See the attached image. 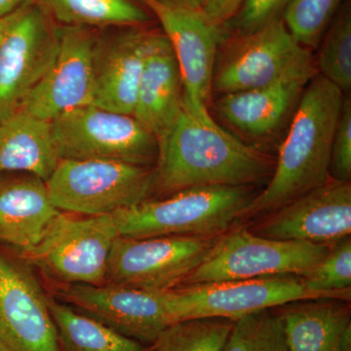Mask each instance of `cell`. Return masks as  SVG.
<instances>
[{
    "label": "cell",
    "instance_id": "cell-31",
    "mask_svg": "<svg viewBox=\"0 0 351 351\" xmlns=\"http://www.w3.org/2000/svg\"><path fill=\"white\" fill-rule=\"evenodd\" d=\"M330 179L350 182L351 179V100L343 99L341 117L332 138Z\"/></svg>",
    "mask_w": 351,
    "mask_h": 351
},
{
    "label": "cell",
    "instance_id": "cell-25",
    "mask_svg": "<svg viewBox=\"0 0 351 351\" xmlns=\"http://www.w3.org/2000/svg\"><path fill=\"white\" fill-rule=\"evenodd\" d=\"M318 75L339 88L343 95L351 90V8L346 2L335 15L320 40Z\"/></svg>",
    "mask_w": 351,
    "mask_h": 351
},
{
    "label": "cell",
    "instance_id": "cell-10",
    "mask_svg": "<svg viewBox=\"0 0 351 351\" xmlns=\"http://www.w3.org/2000/svg\"><path fill=\"white\" fill-rule=\"evenodd\" d=\"M162 27L172 46L184 87V110L200 120L213 119L209 108L223 29L202 14L173 5L164 0H142Z\"/></svg>",
    "mask_w": 351,
    "mask_h": 351
},
{
    "label": "cell",
    "instance_id": "cell-15",
    "mask_svg": "<svg viewBox=\"0 0 351 351\" xmlns=\"http://www.w3.org/2000/svg\"><path fill=\"white\" fill-rule=\"evenodd\" d=\"M316 75L315 60L311 50H306L269 84L221 96L215 104L217 114L245 137L260 141L271 137L293 117L304 90Z\"/></svg>",
    "mask_w": 351,
    "mask_h": 351
},
{
    "label": "cell",
    "instance_id": "cell-7",
    "mask_svg": "<svg viewBox=\"0 0 351 351\" xmlns=\"http://www.w3.org/2000/svg\"><path fill=\"white\" fill-rule=\"evenodd\" d=\"M50 122L60 159L156 165L157 138L133 115L85 106Z\"/></svg>",
    "mask_w": 351,
    "mask_h": 351
},
{
    "label": "cell",
    "instance_id": "cell-18",
    "mask_svg": "<svg viewBox=\"0 0 351 351\" xmlns=\"http://www.w3.org/2000/svg\"><path fill=\"white\" fill-rule=\"evenodd\" d=\"M142 27L97 34L91 106L133 115L151 32Z\"/></svg>",
    "mask_w": 351,
    "mask_h": 351
},
{
    "label": "cell",
    "instance_id": "cell-8",
    "mask_svg": "<svg viewBox=\"0 0 351 351\" xmlns=\"http://www.w3.org/2000/svg\"><path fill=\"white\" fill-rule=\"evenodd\" d=\"M58 47L59 25L41 1L7 16L0 40V121L22 108L54 63Z\"/></svg>",
    "mask_w": 351,
    "mask_h": 351
},
{
    "label": "cell",
    "instance_id": "cell-13",
    "mask_svg": "<svg viewBox=\"0 0 351 351\" xmlns=\"http://www.w3.org/2000/svg\"><path fill=\"white\" fill-rule=\"evenodd\" d=\"M48 298L29 263L0 251V350L60 351Z\"/></svg>",
    "mask_w": 351,
    "mask_h": 351
},
{
    "label": "cell",
    "instance_id": "cell-27",
    "mask_svg": "<svg viewBox=\"0 0 351 351\" xmlns=\"http://www.w3.org/2000/svg\"><path fill=\"white\" fill-rule=\"evenodd\" d=\"M304 285L331 299L351 300L350 237L330 247L324 258L301 276Z\"/></svg>",
    "mask_w": 351,
    "mask_h": 351
},
{
    "label": "cell",
    "instance_id": "cell-20",
    "mask_svg": "<svg viewBox=\"0 0 351 351\" xmlns=\"http://www.w3.org/2000/svg\"><path fill=\"white\" fill-rule=\"evenodd\" d=\"M274 309L282 323L286 351H351L350 301L301 300Z\"/></svg>",
    "mask_w": 351,
    "mask_h": 351
},
{
    "label": "cell",
    "instance_id": "cell-36",
    "mask_svg": "<svg viewBox=\"0 0 351 351\" xmlns=\"http://www.w3.org/2000/svg\"><path fill=\"white\" fill-rule=\"evenodd\" d=\"M0 351H4V350H0Z\"/></svg>",
    "mask_w": 351,
    "mask_h": 351
},
{
    "label": "cell",
    "instance_id": "cell-28",
    "mask_svg": "<svg viewBox=\"0 0 351 351\" xmlns=\"http://www.w3.org/2000/svg\"><path fill=\"white\" fill-rule=\"evenodd\" d=\"M221 351H286L280 318L272 308L234 320Z\"/></svg>",
    "mask_w": 351,
    "mask_h": 351
},
{
    "label": "cell",
    "instance_id": "cell-12",
    "mask_svg": "<svg viewBox=\"0 0 351 351\" xmlns=\"http://www.w3.org/2000/svg\"><path fill=\"white\" fill-rule=\"evenodd\" d=\"M176 321L200 317L237 320L288 302L331 299L313 292L299 276H276L195 284L171 290Z\"/></svg>",
    "mask_w": 351,
    "mask_h": 351
},
{
    "label": "cell",
    "instance_id": "cell-22",
    "mask_svg": "<svg viewBox=\"0 0 351 351\" xmlns=\"http://www.w3.org/2000/svg\"><path fill=\"white\" fill-rule=\"evenodd\" d=\"M59 160L50 121L23 108L0 121V174L25 173L46 182Z\"/></svg>",
    "mask_w": 351,
    "mask_h": 351
},
{
    "label": "cell",
    "instance_id": "cell-21",
    "mask_svg": "<svg viewBox=\"0 0 351 351\" xmlns=\"http://www.w3.org/2000/svg\"><path fill=\"white\" fill-rule=\"evenodd\" d=\"M60 212L40 178H0V243L13 247L19 255L38 243Z\"/></svg>",
    "mask_w": 351,
    "mask_h": 351
},
{
    "label": "cell",
    "instance_id": "cell-1",
    "mask_svg": "<svg viewBox=\"0 0 351 351\" xmlns=\"http://www.w3.org/2000/svg\"><path fill=\"white\" fill-rule=\"evenodd\" d=\"M158 142L156 195L208 186H253L271 176L274 161L214 119L204 121L182 110Z\"/></svg>",
    "mask_w": 351,
    "mask_h": 351
},
{
    "label": "cell",
    "instance_id": "cell-9",
    "mask_svg": "<svg viewBox=\"0 0 351 351\" xmlns=\"http://www.w3.org/2000/svg\"><path fill=\"white\" fill-rule=\"evenodd\" d=\"M219 237H119L104 285L166 292L182 287Z\"/></svg>",
    "mask_w": 351,
    "mask_h": 351
},
{
    "label": "cell",
    "instance_id": "cell-17",
    "mask_svg": "<svg viewBox=\"0 0 351 351\" xmlns=\"http://www.w3.org/2000/svg\"><path fill=\"white\" fill-rule=\"evenodd\" d=\"M306 50L289 32L282 19L237 36L215 68L213 94L223 96L269 84Z\"/></svg>",
    "mask_w": 351,
    "mask_h": 351
},
{
    "label": "cell",
    "instance_id": "cell-6",
    "mask_svg": "<svg viewBox=\"0 0 351 351\" xmlns=\"http://www.w3.org/2000/svg\"><path fill=\"white\" fill-rule=\"evenodd\" d=\"M332 245L260 237L247 226L219 235L184 286L306 274ZM182 286V287H184Z\"/></svg>",
    "mask_w": 351,
    "mask_h": 351
},
{
    "label": "cell",
    "instance_id": "cell-23",
    "mask_svg": "<svg viewBox=\"0 0 351 351\" xmlns=\"http://www.w3.org/2000/svg\"><path fill=\"white\" fill-rule=\"evenodd\" d=\"M48 304L56 328L60 351H152L106 323L49 294Z\"/></svg>",
    "mask_w": 351,
    "mask_h": 351
},
{
    "label": "cell",
    "instance_id": "cell-16",
    "mask_svg": "<svg viewBox=\"0 0 351 351\" xmlns=\"http://www.w3.org/2000/svg\"><path fill=\"white\" fill-rule=\"evenodd\" d=\"M97 34L90 27L59 25L54 63L25 99L22 108L52 121L93 100V50Z\"/></svg>",
    "mask_w": 351,
    "mask_h": 351
},
{
    "label": "cell",
    "instance_id": "cell-14",
    "mask_svg": "<svg viewBox=\"0 0 351 351\" xmlns=\"http://www.w3.org/2000/svg\"><path fill=\"white\" fill-rule=\"evenodd\" d=\"M258 219L249 230L260 237L332 245L350 237V182L329 179Z\"/></svg>",
    "mask_w": 351,
    "mask_h": 351
},
{
    "label": "cell",
    "instance_id": "cell-29",
    "mask_svg": "<svg viewBox=\"0 0 351 351\" xmlns=\"http://www.w3.org/2000/svg\"><path fill=\"white\" fill-rule=\"evenodd\" d=\"M341 4V0H291L282 20L298 43L311 50L320 43Z\"/></svg>",
    "mask_w": 351,
    "mask_h": 351
},
{
    "label": "cell",
    "instance_id": "cell-19",
    "mask_svg": "<svg viewBox=\"0 0 351 351\" xmlns=\"http://www.w3.org/2000/svg\"><path fill=\"white\" fill-rule=\"evenodd\" d=\"M184 108V87L174 51L163 32L151 31L133 117L158 140Z\"/></svg>",
    "mask_w": 351,
    "mask_h": 351
},
{
    "label": "cell",
    "instance_id": "cell-2",
    "mask_svg": "<svg viewBox=\"0 0 351 351\" xmlns=\"http://www.w3.org/2000/svg\"><path fill=\"white\" fill-rule=\"evenodd\" d=\"M346 95L318 75L308 83L278 149L269 184L241 221L260 218L330 179L332 138Z\"/></svg>",
    "mask_w": 351,
    "mask_h": 351
},
{
    "label": "cell",
    "instance_id": "cell-26",
    "mask_svg": "<svg viewBox=\"0 0 351 351\" xmlns=\"http://www.w3.org/2000/svg\"><path fill=\"white\" fill-rule=\"evenodd\" d=\"M234 320L219 317L179 321L152 343V351H221Z\"/></svg>",
    "mask_w": 351,
    "mask_h": 351
},
{
    "label": "cell",
    "instance_id": "cell-32",
    "mask_svg": "<svg viewBox=\"0 0 351 351\" xmlns=\"http://www.w3.org/2000/svg\"><path fill=\"white\" fill-rule=\"evenodd\" d=\"M244 0H202L201 14L217 27H223L237 15Z\"/></svg>",
    "mask_w": 351,
    "mask_h": 351
},
{
    "label": "cell",
    "instance_id": "cell-11",
    "mask_svg": "<svg viewBox=\"0 0 351 351\" xmlns=\"http://www.w3.org/2000/svg\"><path fill=\"white\" fill-rule=\"evenodd\" d=\"M50 291L59 301L145 345H152L164 330L177 322L171 291L82 284H50Z\"/></svg>",
    "mask_w": 351,
    "mask_h": 351
},
{
    "label": "cell",
    "instance_id": "cell-30",
    "mask_svg": "<svg viewBox=\"0 0 351 351\" xmlns=\"http://www.w3.org/2000/svg\"><path fill=\"white\" fill-rule=\"evenodd\" d=\"M291 0H244L239 12L223 27L237 36L257 31L274 21L282 19Z\"/></svg>",
    "mask_w": 351,
    "mask_h": 351
},
{
    "label": "cell",
    "instance_id": "cell-24",
    "mask_svg": "<svg viewBox=\"0 0 351 351\" xmlns=\"http://www.w3.org/2000/svg\"><path fill=\"white\" fill-rule=\"evenodd\" d=\"M53 20L85 27H141L149 16L131 0H41Z\"/></svg>",
    "mask_w": 351,
    "mask_h": 351
},
{
    "label": "cell",
    "instance_id": "cell-4",
    "mask_svg": "<svg viewBox=\"0 0 351 351\" xmlns=\"http://www.w3.org/2000/svg\"><path fill=\"white\" fill-rule=\"evenodd\" d=\"M119 237L112 215L60 212L36 246L20 254L50 284L101 286L108 257Z\"/></svg>",
    "mask_w": 351,
    "mask_h": 351
},
{
    "label": "cell",
    "instance_id": "cell-35",
    "mask_svg": "<svg viewBox=\"0 0 351 351\" xmlns=\"http://www.w3.org/2000/svg\"><path fill=\"white\" fill-rule=\"evenodd\" d=\"M6 17L0 19V40H1L2 36H3L4 29H5Z\"/></svg>",
    "mask_w": 351,
    "mask_h": 351
},
{
    "label": "cell",
    "instance_id": "cell-5",
    "mask_svg": "<svg viewBox=\"0 0 351 351\" xmlns=\"http://www.w3.org/2000/svg\"><path fill=\"white\" fill-rule=\"evenodd\" d=\"M46 184L58 210L85 216L112 215L156 195L154 167L119 161L60 159Z\"/></svg>",
    "mask_w": 351,
    "mask_h": 351
},
{
    "label": "cell",
    "instance_id": "cell-34",
    "mask_svg": "<svg viewBox=\"0 0 351 351\" xmlns=\"http://www.w3.org/2000/svg\"><path fill=\"white\" fill-rule=\"evenodd\" d=\"M164 1L173 5L196 11V12H201V6H202V0H164Z\"/></svg>",
    "mask_w": 351,
    "mask_h": 351
},
{
    "label": "cell",
    "instance_id": "cell-33",
    "mask_svg": "<svg viewBox=\"0 0 351 351\" xmlns=\"http://www.w3.org/2000/svg\"><path fill=\"white\" fill-rule=\"evenodd\" d=\"M36 0H0V19L17 12L23 7L29 5Z\"/></svg>",
    "mask_w": 351,
    "mask_h": 351
},
{
    "label": "cell",
    "instance_id": "cell-3",
    "mask_svg": "<svg viewBox=\"0 0 351 351\" xmlns=\"http://www.w3.org/2000/svg\"><path fill=\"white\" fill-rule=\"evenodd\" d=\"M253 186H208L151 198L112 214L119 237H219L241 221Z\"/></svg>",
    "mask_w": 351,
    "mask_h": 351
}]
</instances>
